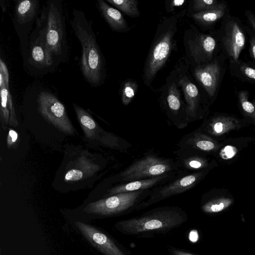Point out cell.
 <instances>
[{"label":"cell","mask_w":255,"mask_h":255,"mask_svg":"<svg viewBox=\"0 0 255 255\" xmlns=\"http://www.w3.org/2000/svg\"><path fill=\"white\" fill-rule=\"evenodd\" d=\"M182 209L164 207L149 211L140 216L117 222L114 226L120 233L136 238H149L164 235L187 222Z\"/></svg>","instance_id":"6da1fadb"},{"label":"cell","mask_w":255,"mask_h":255,"mask_svg":"<svg viewBox=\"0 0 255 255\" xmlns=\"http://www.w3.org/2000/svg\"><path fill=\"white\" fill-rule=\"evenodd\" d=\"M73 15L71 24L82 47V74L90 84L98 86L104 78L105 64L95 34L83 11L74 9Z\"/></svg>","instance_id":"7a4b0ae2"},{"label":"cell","mask_w":255,"mask_h":255,"mask_svg":"<svg viewBox=\"0 0 255 255\" xmlns=\"http://www.w3.org/2000/svg\"><path fill=\"white\" fill-rule=\"evenodd\" d=\"M177 31L175 16L163 17L160 20L145 62L143 79L146 85H150L166 63L175 44Z\"/></svg>","instance_id":"3957f363"},{"label":"cell","mask_w":255,"mask_h":255,"mask_svg":"<svg viewBox=\"0 0 255 255\" xmlns=\"http://www.w3.org/2000/svg\"><path fill=\"white\" fill-rule=\"evenodd\" d=\"M222 20L216 36L230 64L237 63L247 42L245 28L240 19L229 13Z\"/></svg>","instance_id":"277c9868"},{"label":"cell","mask_w":255,"mask_h":255,"mask_svg":"<svg viewBox=\"0 0 255 255\" xmlns=\"http://www.w3.org/2000/svg\"><path fill=\"white\" fill-rule=\"evenodd\" d=\"M143 190L126 192L88 204L84 209L88 214L101 217H111L125 213L136 207Z\"/></svg>","instance_id":"5b68a950"},{"label":"cell","mask_w":255,"mask_h":255,"mask_svg":"<svg viewBox=\"0 0 255 255\" xmlns=\"http://www.w3.org/2000/svg\"><path fill=\"white\" fill-rule=\"evenodd\" d=\"M37 103L38 111L43 117L63 132L73 134L74 128L65 107L54 95L42 92L38 96Z\"/></svg>","instance_id":"8992f818"},{"label":"cell","mask_w":255,"mask_h":255,"mask_svg":"<svg viewBox=\"0 0 255 255\" xmlns=\"http://www.w3.org/2000/svg\"><path fill=\"white\" fill-rule=\"evenodd\" d=\"M75 227L94 248L104 255H131L109 235L97 228L82 221H75Z\"/></svg>","instance_id":"52a82bcc"},{"label":"cell","mask_w":255,"mask_h":255,"mask_svg":"<svg viewBox=\"0 0 255 255\" xmlns=\"http://www.w3.org/2000/svg\"><path fill=\"white\" fill-rule=\"evenodd\" d=\"M171 169L169 163L154 156H148L133 163L121 173L126 181L160 176Z\"/></svg>","instance_id":"ba28073f"},{"label":"cell","mask_w":255,"mask_h":255,"mask_svg":"<svg viewBox=\"0 0 255 255\" xmlns=\"http://www.w3.org/2000/svg\"><path fill=\"white\" fill-rule=\"evenodd\" d=\"M218 43L216 35L197 31L188 40L186 48L193 61L200 65L213 60Z\"/></svg>","instance_id":"9c48e42d"},{"label":"cell","mask_w":255,"mask_h":255,"mask_svg":"<svg viewBox=\"0 0 255 255\" xmlns=\"http://www.w3.org/2000/svg\"><path fill=\"white\" fill-rule=\"evenodd\" d=\"M41 34L52 54L60 55L63 41V25L61 12L54 2L49 4L46 25Z\"/></svg>","instance_id":"30bf717a"},{"label":"cell","mask_w":255,"mask_h":255,"mask_svg":"<svg viewBox=\"0 0 255 255\" xmlns=\"http://www.w3.org/2000/svg\"><path fill=\"white\" fill-rule=\"evenodd\" d=\"M222 67L217 59L198 65L194 71V75L210 97L216 94L222 75Z\"/></svg>","instance_id":"8fae6325"},{"label":"cell","mask_w":255,"mask_h":255,"mask_svg":"<svg viewBox=\"0 0 255 255\" xmlns=\"http://www.w3.org/2000/svg\"><path fill=\"white\" fill-rule=\"evenodd\" d=\"M198 178L199 175L197 174H191L181 178L162 188L153 194L147 201L138 205L136 209L138 210L147 207L160 200L182 193L193 187L197 182Z\"/></svg>","instance_id":"7c38bea8"},{"label":"cell","mask_w":255,"mask_h":255,"mask_svg":"<svg viewBox=\"0 0 255 255\" xmlns=\"http://www.w3.org/2000/svg\"><path fill=\"white\" fill-rule=\"evenodd\" d=\"M9 76L7 67L0 59V88L1 97V117L3 120L13 126L18 125L12 99L8 88Z\"/></svg>","instance_id":"4fadbf2b"},{"label":"cell","mask_w":255,"mask_h":255,"mask_svg":"<svg viewBox=\"0 0 255 255\" xmlns=\"http://www.w3.org/2000/svg\"><path fill=\"white\" fill-rule=\"evenodd\" d=\"M97 3L103 17L113 30L119 32H126L129 30L126 19L118 9L103 0H98Z\"/></svg>","instance_id":"5bb4252c"},{"label":"cell","mask_w":255,"mask_h":255,"mask_svg":"<svg viewBox=\"0 0 255 255\" xmlns=\"http://www.w3.org/2000/svg\"><path fill=\"white\" fill-rule=\"evenodd\" d=\"M178 85L183 90L187 104L186 112L188 116H195L200 100L198 88L188 77L185 76L179 79Z\"/></svg>","instance_id":"9a60e30c"},{"label":"cell","mask_w":255,"mask_h":255,"mask_svg":"<svg viewBox=\"0 0 255 255\" xmlns=\"http://www.w3.org/2000/svg\"><path fill=\"white\" fill-rule=\"evenodd\" d=\"M228 7L225 2H221L216 8L206 11L193 12L192 17L198 24L205 27H210L227 14Z\"/></svg>","instance_id":"2e32d148"},{"label":"cell","mask_w":255,"mask_h":255,"mask_svg":"<svg viewBox=\"0 0 255 255\" xmlns=\"http://www.w3.org/2000/svg\"><path fill=\"white\" fill-rule=\"evenodd\" d=\"M53 55L41 34L32 43L31 56L33 60L38 64L49 66L53 63Z\"/></svg>","instance_id":"e0dca14e"},{"label":"cell","mask_w":255,"mask_h":255,"mask_svg":"<svg viewBox=\"0 0 255 255\" xmlns=\"http://www.w3.org/2000/svg\"><path fill=\"white\" fill-rule=\"evenodd\" d=\"M164 177V176L160 175L146 179L133 181L112 189L109 194L114 195L120 193L143 190L154 186L160 181Z\"/></svg>","instance_id":"ac0fdd59"},{"label":"cell","mask_w":255,"mask_h":255,"mask_svg":"<svg viewBox=\"0 0 255 255\" xmlns=\"http://www.w3.org/2000/svg\"><path fill=\"white\" fill-rule=\"evenodd\" d=\"M38 6V0L18 1L15 6V13L19 23H25L32 19L36 13Z\"/></svg>","instance_id":"d6986e66"},{"label":"cell","mask_w":255,"mask_h":255,"mask_svg":"<svg viewBox=\"0 0 255 255\" xmlns=\"http://www.w3.org/2000/svg\"><path fill=\"white\" fill-rule=\"evenodd\" d=\"M230 65L236 77L244 81L255 83V68L240 60L237 63Z\"/></svg>","instance_id":"ffe728a7"},{"label":"cell","mask_w":255,"mask_h":255,"mask_svg":"<svg viewBox=\"0 0 255 255\" xmlns=\"http://www.w3.org/2000/svg\"><path fill=\"white\" fill-rule=\"evenodd\" d=\"M106 2L131 17L139 16L138 1L136 0H106Z\"/></svg>","instance_id":"44dd1931"},{"label":"cell","mask_w":255,"mask_h":255,"mask_svg":"<svg viewBox=\"0 0 255 255\" xmlns=\"http://www.w3.org/2000/svg\"><path fill=\"white\" fill-rule=\"evenodd\" d=\"M73 107L86 135L90 137L96 127V124L89 114L77 105L73 104Z\"/></svg>","instance_id":"7402d4cb"},{"label":"cell","mask_w":255,"mask_h":255,"mask_svg":"<svg viewBox=\"0 0 255 255\" xmlns=\"http://www.w3.org/2000/svg\"><path fill=\"white\" fill-rule=\"evenodd\" d=\"M177 85L172 82L168 87L166 102L169 109L173 112H178L181 107L180 93Z\"/></svg>","instance_id":"603a6c76"},{"label":"cell","mask_w":255,"mask_h":255,"mask_svg":"<svg viewBox=\"0 0 255 255\" xmlns=\"http://www.w3.org/2000/svg\"><path fill=\"white\" fill-rule=\"evenodd\" d=\"M138 89V85L132 79H128L124 83L122 90V101L127 106L134 98Z\"/></svg>","instance_id":"cb8c5ba5"},{"label":"cell","mask_w":255,"mask_h":255,"mask_svg":"<svg viewBox=\"0 0 255 255\" xmlns=\"http://www.w3.org/2000/svg\"><path fill=\"white\" fill-rule=\"evenodd\" d=\"M232 203L230 199H219L210 201L202 207L203 211L207 213L220 212L228 208Z\"/></svg>","instance_id":"d4e9b609"},{"label":"cell","mask_w":255,"mask_h":255,"mask_svg":"<svg viewBox=\"0 0 255 255\" xmlns=\"http://www.w3.org/2000/svg\"><path fill=\"white\" fill-rule=\"evenodd\" d=\"M221 2L216 0H194L193 1L194 12L214 9L217 7Z\"/></svg>","instance_id":"484cf974"},{"label":"cell","mask_w":255,"mask_h":255,"mask_svg":"<svg viewBox=\"0 0 255 255\" xmlns=\"http://www.w3.org/2000/svg\"><path fill=\"white\" fill-rule=\"evenodd\" d=\"M249 94L247 90H241L238 92V97L243 110L248 113L252 114L255 112V108L248 100Z\"/></svg>","instance_id":"4316f807"},{"label":"cell","mask_w":255,"mask_h":255,"mask_svg":"<svg viewBox=\"0 0 255 255\" xmlns=\"http://www.w3.org/2000/svg\"><path fill=\"white\" fill-rule=\"evenodd\" d=\"M237 153V148L232 145H227L220 152V156L225 160L230 159L235 156Z\"/></svg>","instance_id":"83f0119b"},{"label":"cell","mask_w":255,"mask_h":255,"mask_svg":"<svg viewBox=\"0 0 255 255\" xmlns=\"http://www.w3.org/2000/svg\"><path fill=\"white\" fill-rule=\"evenodd\" d=\"M83 176V172L80 169H71L66 173L65 179L67 181H77Z\"/></svg>","instance_id":"f1b7e54d"},{"label":"cell","mask_w":255,"mask_h":255,"mask_svg":"<svg viewBox=\"0 0 255 255\" xmlns=\"http://www.w3.org/2000/svg\"><path fill=\"white\" fill-rule=\"evenodd\" d=\"M249 35H250L249 39V53L251 58L253 60V62L255 64V35L253 32L252 30L250 29H247Z\"/></svg>","instance_id":"f546056e"},{"label":"cell","mask_w":255,"mask_h":255,"mask_svg":"<svg viewBox=\"0 0 255 255\" xmlns=\"http://www.w3.org/2000/svg\"><path fill=\"white\" fill-rule=\"evenodd\" d=\"M195 145L198 148L205 151L212 150L215 147L212 141L204 139L198 140L195 142Z\"/></svg>","instance_id":"4dcf8cb0"},{"label":"cell","mask_w":255,"mask_h":255,"mask_svg":"<svg viewBox=\"0 0 255 255\" xmlns=\"http://www.w3.org/2000/svg\"><path fill=\"white\" fill-rule=\"evenodd\" d=\"M185 165L187 168L196 169L202 167V163L200 160L191 157L185 161Z\"/></svg>","instance_id":"1f68e13d"},{"label":"cell","mask_w":255,"mask_h":255,"mask_svg":"<svg viewBox=\"0 0 255 255\" xmlns=\"http://www.w3.org/2000/svg\"><path fill=\"white\" fill-rule=\"evenodd\" d=\"M184 0H173L169 1V3L166 4V8L167 10L170 12L172 11L177 7H180L185 2Z\"/></svg>","instance_id":"d6a6232c"},{"label":"cell","mask_w":255,"mask_h":255,"mask_svg":"<svg viewBox=\"0 0 255 255\" xmlns=\"http://www.w3.org/2000/svg\"><path fill=\"white\" fill-rule=\"evenodd\" d=\"M245 15L252 29L255 32V13L250 10H246L245 11Z\"/></svg>","instance_id":"836d02e7"},{"label":"cell","mask_w":255,"mask_h":255,"mask_svg":"<svg viewBox=\"0 0 255 255\" xmlns=\"http://www.w3.org/2000/svg\"><path fill=\"white\" fill-rule=\"evenodd\" d=\"M168 252L171 255H195L186 251L173 247L168 248Z\"/></svg>","instance_id":"e575fe53"},{"label":"cell","mask_w":255,"mask_h":255,"mask_svg":"<svg viewBox=\"0 0 255 255\" xmlns=\"http://www.w3.org/2000/svg\"><path fill=\"white\" fill-rule=\"evenodd\" d=\"M17 138V133L13 130H10L8 132V135L7 137V144L8 145H11L14 142Z\"/></svg>","instance_id":"d590c367"},{"label":"cell","mask_w":255,"mask_h":255,"mask_svg":"<svg viewBox=\"0 0 255 255\" xmlns=\"http://www.w3.org/2000/svg\"><path fill=\"white\" fill-rule=\"evenodd\" d=\"M213 128L216 133H220L223 131V125L221 122H217L215 123Z\"/></svg>","instance_id":"8d00e7d4"}]
</instances>
